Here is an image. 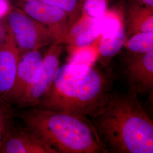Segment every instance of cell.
I'll return each mask as SVG.
<instances>
[{
	"label": "cell",
	"mask_w": 153,
	"mask_h": 153,
	"mask_svg": "<svg viewBox=\"0 0 153 153\" xmlns=\"http://www.w3.org/2000/svg\"><path fill=\"white\" fill-rule=\"evenodd\" d=\"M90 120L107 153H153V120L136 93H109Z\"/></svg>",
	"instance_id": "6da1fadb"
},
{
	"label": "cell",
	"mask_w": 153,
	"mask_h": 153,
	"mask_svg": "<svg viewBox=\"0 0 153 153\" xmlns=\"http://www.w3.org/2000/svg\"><path fill=\"white\" fill-rule=\"evenodd\" d=\"M112 80L109 72L71 61L59 66L48 91L36 107L91 118L104 105Z\"/></svg>",
	"instance_id": "7a4b0ae2"
},
{
	"label": "cell",
	"mask_w": 153,
	"mask_h": 153,
	"mask_svg": "<svg viewBox=\"0 0 153 153\" xmlns=\"http://www.w3.org/2000/svg\"><path fill=\"white\" fill-rule=\"evenodd\" d=\"M19 115L26 127L55 153H107L91 120L38 107Z\"/></svg>",
	"instance_id": "3957f363"
},
{
	"label": "cell",
	"mask_w": 153,
	"mask_h": 153,
	"mask_svg": "<svg viewBox=\"0 0 153 153\" xmlns=\"http://www.w3.org/2000/svg\"><path fill=\"white\" fill-rule=\"evenodd\" d=\"M4 20L6 31L16 44L20 56L55 43L47 28L16 6L11 7Z\"/></svg>",
	"instance_id": "277c9868"
},
{
	"label": "cell",
	"mask_w": 153,
	"mask_h": 153,
	"mask_svg": "<svg viewBox=\"0 0 153 153\" xmlns=\"http://www.w3.org/2000/svg\"><path fill=\"white\" fill-rule=\"evenodd\" d=\"M16 6L47 28L53 36L55 43H65L71 27L70 16L68 13L37 0H17Z\"/></svg>",
	"instance_id": "5b68a950"
},
{
	"label": "cell",
	"mask_w": 153,
	"mask_h": 153,
	"mask_svg": "<svg viewBox=\"0 0 153 153\" xmlns=\"http://www.w3.org/2000/svg\"><path fill=\"white\" fill-rule=\"evenodd\" d=\"M62 44L53 43L49 45L43 59L42 70L38 81L28 88L18 103L20 108L37 106L51 88L56 72L60 66V58L62 52Z\"/></svg>",
	"instance_id": "8992f818"
},
{
	"label": "cell",
	"mask_w": 153,
	"mask_h": 153,
	"mask_svg": "<svg viewBox=\"0 0 153 153\" xmlns=\"http://www.w3.org/2000/svg\"><path fill=\"white\" fill-rule=\"evenodd\" d=\"M123 75L129 90L141 95L153 90V51L145 53L129 52L125 55Z\"/></svg>",
	"instance_id": "52a82bcc"
},
{
	"label": "cell",
	"mask_w": 153,
	"mask_h": 153,
	"mask_svg": "<svg viewBox=\"0 0 153 153\" xmlns=\"http://www.w3.org/2000/svg\"><path fill=\"white\" fill-rule=\"evenodd\" d=\"M43 59V56L40 49L33 50L20 56L9 102L13 101L18 103L28 88L38 81L42 70Z\"/></svg>",
	"instance_id": "ba28073f"
},
{
	"label": "cell",
	"mask_w": 153,
	"mask_h": 153,
	"mask_svg": "<svg viewBox=\"0 0 153 153\" xmlns=\"http://www.w3.org/2000/svg\"><path fill=\"white\" fill-rule=\"evenodd\" d=\"M20 55L10 36L6 33L0 43V98L9 102Z\"/></svg>",
	"instance_id": "9c48e42d"
},
{
	"label": "cell",
	"mask_w": 153,
	"mask_h": 153,
	"mask_svg": "<svg viewBox=\"0 0 153 153\" xmlns=\"http://www.w3.org/2000/svg\"><path fill=\"white\" fill-rule=\"evenodd\" d=\"M101 33V18L95 19L81 13L71 25L66 38L67 49H77L94 43Z\"/></svg>",
	"instance_id": "30bf717a"
},
{
	"label": "cell",
	"mask_w": 153,
	"mask_h": 153,
	"mask_svg": "<svg viewBox=\"0 0 153 153\" xmlns=\"http://www.w3.org/2000/svg\"><path fill=\"white\" fill-rule=\"evenodd\" d=\"M0 153H55L26 127L14 126L6 137Z\"/></svg>",
	"instance_id": "8fae6325"
},
{
	"label": "cell",
	"mask_w": 153,
	"mask_h": 153,
	"mask_svg": "<svg viewBox=\"0 0 153 153\" xmlns=\"http://www.w3.org/2000/svg\"><path fill=\"white\" fill-rule=\"evenodd\" d=\"M125 12L127 38L133 34L153 32V9L131 1Z\"/></svg>",
	"instance_id": "7c38bea8"
},
{
	"label": "cell",
	"mask_w": 153,
	"mask_h": 153,
	"mask_svg": "<svg viewBox=\"0 0 153 153\" xmlns=\"http://www.w3.org/2000/svg\"><path fill=\"white\" fill-rule=\"evenodd\" d=\"M127 39L126 27L121 28L115 34L109 36H100L99 40L98 57L104 62L109 61L122 49Z\"/></svg>",
	"instance_id": "4fadbf2b"
},
{
	"label": "cell",
	"mask_w": 153,
	"mask_h": 153,
	"mask_svg": "<svg viewBox=\"0 0 153 153\" xmlns=\"http://www.w3.org/2000/svg\"><path fill=\"white\" fill-rule=\"evenodd\" d=\"M124 47L129 52L145 53L153 51V32L137 33L128 37Z\"/></svg>",
	"instance_id": "5bb4252c"
},
{
	"label": "cell",
	"mask_w": 153,
	"mask_h": 153,
	"mask_svg": "<svg viewBox=\"0 0 153 153\" xmlns=\"http://www.w3.org/2000/svg\"><path fill=\"white\" fill-rule=\"evenodd\" d=\"M14 112L10 102L0 98V150L14 126Z\"/></svg>",
	"instance_id": "9a60e30c"
},
{
	"label": "cell",
	"mask_w": 153,
	"mask_h": 153,
	"mask_svg": "<svg viewBox=\"0 0 153 153\" xmlns=\"http://www.w3.org/2000/svg\"><path fill=\"white\" fill-rule=\"evenodd\" d=\"M111 1L85 0L81 13L95 19L101 18L108 8V5Z\"/></svg>",
	"instance_id": "2e32d148"
},
{
	"label": "cell",
	"mask_w": 153,
	"mask_h": 153,
	"mask_svg": "<svg viewBox=\"0 0 153 153\" xmlns=\"http://www.w3.org/2000/svg\"><path fill=\"white\" fill-rule=\"evenodd\" d=\"M41 2L54 6L64 10L70 16V25L71 18L75 11L78 0H37Z\"/></svg>",
	"instance_id": "e0dca14e"
},
{
	"label": "cell",
	"mask_w": 153,
	"mask_h": 153,
	"mask_svg": "<svg viewBox=\"0 0 153 153\" xmlns=\"http://www.w3.org/2000/svg\"><path fill=\"white\" fill-rule=\"evenodd\" d=\"M12 6L9 0H0V20L5 18Z\"/></svg>",
	"instance_id": "ac0fdd59"
},
{
	"label": "cell",
	"mask_w": 153,
	"mask_h": 153,
	"mask_svg": "<svg viewBox=\"0 0 153 153\" xmlns=\"http://www.w3.org/2000/svg\"><path fill=\"white\" fill-rule=\"evenodd\" d=\"M85 0H78V3L76 5V8L75 9V11L73 14L71 18V25L74 23L76 20V19L79 16V14L82 10V6L83 5V3Z\"/></svg>",
	"instance_id": "d6986e66"
},
{
	"label": "cell",
	"mask_w": 153,
	"mask_h": 153,
	"mask_svg": "<svg viewBox=\"0 0 153 153\" xmlns=\"http://www.w3.org/2000/svg\"><path fill=\"white\" fill-rule=\"evenodd\" d=\"M142 5L153 9V0H137Z\"/></svg>",
	"instance_id": "ffe728a7"
}]
</instances>
